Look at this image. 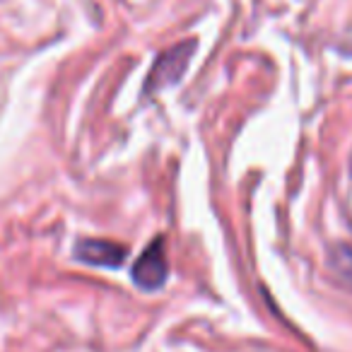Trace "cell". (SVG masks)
<instances>
[{
    "instance_id": "obj_1",
    "label": "cell",
    "mask_w": 352,
    "mask_h": 352,
    "mask_svg": "<svg viewBox=\"0 0 352 352\" xmlns=\"http://www.w3.org/2000/svg\"><path fill=\"white\" fill-rule=\"evenodd\" d=\"M196 46H198L196 41L188 39V41H179V44H174L171 49H166L150 68V75H147L142 92L150 97V94H157L164 87H171V85L179 82V80L184 78V73H186L193 54H196Z\"/></svg>"
},
{
    "instance_id": "obj_2",
    "label": "cell",
    "mask_w": 352,
    "mask_h": 352,
    "mask_svg": "<svg viewBox=\"0 0 352 352\" xmlns=\"http://www.w3.org/2000/svg\"><path fill=\"white\" fill-rule=\"evenodd\" d=\"M133 283L138 285L145 292H152V289H160L162 285L169 278V265H166V256H164V241L162 236L152 239L147 244V249L138 256V261L133 263L131 270Z\"/></svg>"
},
{
    "instance_id": "obj_3",
    "label": "cell",
    "mask_w": 352,
    "mask_h": 352,
    "mask_svg": "<svg viewBox=\"0 0 352 352\" xmlns=\"http://www.w3.org/2000/svg\"><path fill=\"white\" fill-rule=\"evenodd\" d=\"M126 256V246L109 239H80L75 246V258L97 268H118L123 265Z\"/></svg>"
},
{
    "instance_id": "obj_4",
    "label": "cell",
    "mask_w": 352,
    "mask_h": 352,
    "mask_svg": "<svg viewBox=\"0 0 352 352\" xmlns=\"http://www.w3.org/2000/svg\"><path fill=\"white\" fill-rule=\"evenodd\" d=\"M328 268H331L333 278L338 280V285L352 292V246H333L328 251Z\"/></svg>"
},
{
    "instance_id": "obj_5",
    "label": "cell",
    "mask_w": 352,
    "mask_h": 352,
    "mask_svg": "<svg viewBox=\"0 0 352 352\" xmlns=\"http://www.w3.org/2000/svg\"><path fill=\"white\" fill-rule=\"evenodd\" d=\"M350 169H352V160H350Z\"/></svg>"
}]
</instances>
